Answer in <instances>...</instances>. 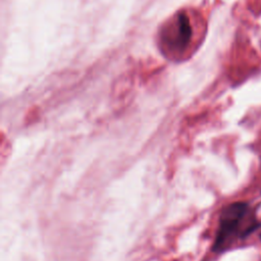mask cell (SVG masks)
I'll return each instance as SVG.
<instances>
[{"label":"cell","instance_id":"obj_1","mask_svg":"<svg viewBox=\"0 0 261 261\" xmlns=\"http://www.w3.org/2000/svg\"><path fill=\"white\" fill-rule=\"evenodd\" d=\"M247 204L243 202H236L232 203L221 211L220 214V220H226V221H233V222H240L243 216L247 212Z\"/></svg>","mask_w":261,"mask_h":261},{"label":"cell","instance_id":"obj_2","mask_svg":"<svg viewBox=\"0 0 261 261\" xmlns=\"http://www.w3.org/2000/svg\"><path fill=\"white\" fill-rule=\"evenodd\" d=\"M260 238H261V236H260Z\"/></svg>","mask_w":261,"mask_h":261}]
</instances>
